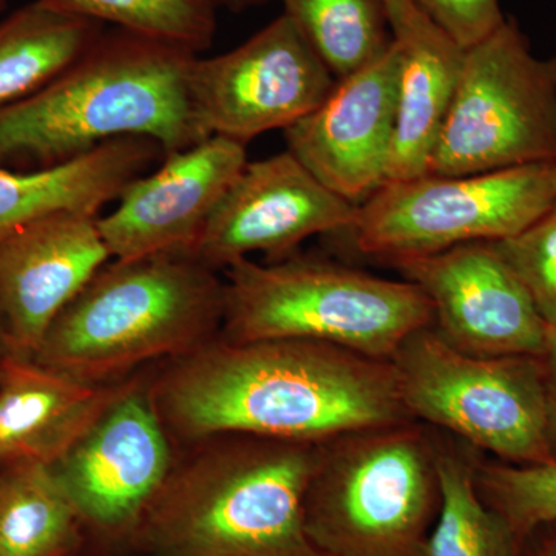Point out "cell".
<instances>
[{"instance_id": "cell-32", "label": "cell", "mask_w": 556, "mask_h": 556, "mask_svg": "<svg viewBox=\"0 0 556 556\" xmlns=\"http://www.w3.org/2000/svg\"><path fill=\"white\" fill-rule=\"evenodd\" d=\"M0 556H2V554H0Z\"/></svg>"}, {"instance_id": "cell-27", "label": "cell", "mask_w": 556, "mask_h": 556, "mask_svg": "<svg viewBox=\"0 0 556 556\" xmlns=\"http://www.w3.org/2000/svg\"><path fill=\"white\" fill-rule=\"evenodd\" d=\"M416 3L464 50L477 46L507 20L500 0H416Z\"/></svg>"}, {"instance_id": "cell-9", "label": "cell", "mask_w": 556, "mask_h": 556, "mask_svg": "<svg viewBox=\"0 0 556 556\" xmlns=\"http://www.w3.org/2000/svg\"><path fill=\"white\" fill-rule=\"evenodd\" d=\"M556 163V54L540 58L517 22L466 50L428 174H486Z\"/></svg>"}, {"instance_id": "cell-8", "label": "cell", "mask_w": 556, "mask_h": 556, "mask_svg": "<svg viewBox=\"0 0 556 556\" xmlns=\"http://www.w3.org/2000/svg\"><path fill=\"white\" fill-rule=\"evenodd\" d=\"M556 207V163L486 174H427L386 182L348 230L358 254L380 262L518 236Z\"/></svg>"}, {"instance_id": "cell-7", "label": "cell", "mask_w": 556, "mask_h": 556, "mask_svg": "<svg viewBox=\"0 0 556 556\" xmlns=\"http://www.w3.org/2000/svg\"><path fill=\"white\" fill-rule=\"evenodd\" d=\"M408 415L506 464L556 457L543 357H479L450 345L433 325L391 357Z\"/></svg>"}, {"instance_id": "cell-33", "label": "cell", "mask_w": 556, "mask_h": 556, "mask_svg": "<svg viewBox=\"0 0 556 556\" xmlns=\"http://www.w3.org/2000/svg\"><path fill=\"white\" fill-rule=\"evenodd\" d=\"M321 556H324V555H321Z\"/></svg>"}, {"instance_id": "cell-14", "label": "cell", "mask_w": 556, "mask_h": 556, "mask_svg": "<svg viewBox=\"0 0 556 556\" xmlns=\"http://www.w3.org/2000/svg\"><path fill=\"white\" fill-rule=\"evenodd\" d=\"M248 163L247 144L211 137L164 155L98 218L112 260L190 255L212 212Z\"/></svg>"}, {"instance_id": "cell-18", "label": "cell", "mask_w": 556, "mask_h": 556, "mask_svg": "<svg viewBox=\"0 0 556 556\" xmlns=\"http://www.w3.org/2000/svg\"><path fill=\"white\" fill-rule=\"evenodd\" d=\"M115 388L7 356L0 364V464L51 466L104 412Z\"/></svg>"}, {"instance_id": "cell-30", "label": "cell", "mask_w": 556, "mask_h": 556, "mask_svg": "<svg viewBox=\"0 0 556 556\" xmlns=\"http://www.w3.org/2000/svg\"><path fill=\"white\" fill-rule=\"evenodd\" d=\"M10 356L9 350H7L5 340H3L2 329H0V364H2L3 358Z\"/></svg>"}, {"instance_id": "cell-19", "label": "cell", "mask_w": 556, "mask_h": 556, "mask_svg": "<svg viewBox=\"0 0 556 556\" xmlns=\"http://www.w3.org/2000/svg\"><path fill=\"white\" fill-rule=\"evenodd\" d=\"M163 155L152 139L124 138L47 169L0 167V243L36 219L58 212L98 215Z\"/></svg>"}, {"instance_id": "cell-2", "label": "cell", "mask_w": 556, "mask_h": 556, "mask_svg": "<svg viewBox=\"0 0 556 556\" xmlns=\"http://www.w3.org/2000/svg\"><path fill=\"white\" fill-rule=\"evenodd\" d=\"M197 54L118 30L30 97L0 109V167L60 166L124 138H148L164 155L204 137L190 101Z\"/></svg>"}, {"instance_id": "cell-16", "label": "cell", "mask_w": 556, "mask_h": 556, "mask_svg": "<svg viewBox=\"0 0 556 556\" xmlns=\"http://www.w3.org/2000/svg\"><path fill=\"white\" fill-rule=\"evenodd\" d=\"M98 218L58 212L0 243V329L10 356L33 358L54 318L112 260Z\"/></svg>"}, {"instance_id": "cell-10", "label": "cell", "mask_w": 556, "mask_h": 556, "mask_svg": "<svg viewBox=\"0 0 556 556\" xmlns=\"http://www.w3.org/2000/svg\"><path fill=\"white\" fill-rule=\"evenodd\" d=\"M338 79L299 25L281 14L237 49L192 62L190 101L204 137L248 144L314 112Z\"/></svg>"}, {"instance_id": "cell-11", "label": "cell", "mask_w": 556, "mask_h": 556, "mask_svg": "<svg viewBox=\"0 0 556 556\" xmlns=\"http://www.w3.org/2000/svg\"><path fill=\"white\" fill-rule=\"evenodd\" d=\"M50 468L86 536L129 546L174 468L169 431L150 391L118 388L104 412Z\"/></svg>"}, {"instance_id": "cell-3", "label": "cell", "mask_w": 556, "mask_h": 556, "mask_svg": "<svg viewBox=\"0 0 556 556\" xmlns=\"http://www.w3.org/2000/svg\"><path fill=\"white\" fill-rule=\"evenodd\" d=\"M207 439L208 447L172 468L129 546L142 556H321L303 525L318 444Z\"/></svg>"}, {"instance_id": "cell-17", "label": "cell", "mask_w": 556, "mask_h": 556, "mask_svg": "<svg viewBox=\"0 0 556 556\" xmlns=\"http://www.w3.org/2000/svg\"><path fill=\"white\" fill-rule=\"evenodd\" d=\"M399 51L396 129L387 182L428 174L444 129L466 50L420 10L416 0H383Z\"/></svg>"}, {"instance_id": "cell-1", "label": "cell", "mask_w": 556, "mask_h": 556, "mask_svg": "<svg viewBox=\"0 0 556 556\" xmlns=\"http://www.w3.org/2000/svg\"><path fill=\"white\" fill-rule=\"evenodd\" d=\"M150 394L167 431L189 441L239 433L321 444L413 420L390 361L313 340L217 338L175 358Z\"/></svg>"}, {"instance_id": "cell-4", "label": "cell", "mask_w": 556, "mask_h": 556, "mask_svg": "<svg viewBox=\"0 0 556 556\" xmlns=\"http://www.w3.org/2000/svg\"><path fill=\"white\" fill-rule=\"evenodd\" d=\"M225 281L188 255L110 260L54 318L31 361L101 386L152 358H178L222 331Z\"/></svg>"}, {"instance_id": "cell-13", "label": "cell", "mask_w": 556, "mask_h": 556, "mask_svg": "<svg viewBox=\"0 0 556 556\" xmlns=\"http://www.w3.org/2000/svg\"><path fill=\"white\" fill-rule=\"evenodd\" d=\"M390 265L422 289L433 308V327L456 350L479 357H543L546 324L492 241Z\"/></svg>"}, {"instance_id": "cell-23", "label": "cell", "mask_w": 556, "mask_h": 556, "mask_svg": "<svg viewBox=\"0 0 556 556\" xmlns=\"http://www.w3.org/2000/svg\"><path fill=\"white\" fill-rule=\"evenodd\" d=\"M336 79L376 60L393 43L383 0H281Z\"/></svg>"}, {"instance_id": "cell-29", "label": "cell", "mask_w": 556, "mask_h": 556, "mask_svg": "<svg viewBox=\"0 0 556 556\" xmlns=\"http://www.w3.org/2000/svg\"><path fill=\"white\" fill-rule=\"evenodd\" d=\"M547 532L544 529L538 530L541 533L535 543L522 551V556H556V525L547 526Z\"/></svg>"}, {"instance_id": "cell-22", "label": "cell", "mask_w": 556, "mask_h": 556, "mask_svg": "<svg viewBox=\"0 0 556 556\" xmlns=\"http://www.w3.org/2000/svg\"><path fill=\"white\" fill-rule=\"evenodd\" d=\"M437 441L442 500L428 556H522L525 543L479 495L475 468L481 452L447 433Z\"/></svg>"}, {"instance_id": "cell-28", "label": "cell", "mask_w": 556, "mask_h": 556, "mask_svg": "<svg viewBox=\"0 0 556 556\" xmlns=\"http://www.w3.org/2000/svg\"><path fill=\"white\" fill-rule=\"evenodd\" d=\"M543 362L544 367H546L548 396H551L556 442V328L547 327L546 350H544Z\"/></svg>"}, {"instance_id": "cell-31", "label": "cell", "mask_w": 556, "mask_h": 556, "mask_svg": "<svg viewBox=\"0 0 556 556\" xmlns=\"http://www.w3.org/2000/svg\"><path fill=\"white\" fill-rule=\"evenodd\" d=\"M7 2H9V0H0V11L3 10V7L7 5Z\"/></svg>"}, {"instance_id": "cell-26", "label": "cell", "mask_w": 556, "mask_h": 556, "mask_svg": "<svg viewBox=\"0 0 556 556\" xmlns=\"http://www.w3.org/2000/svg\"><path fill=\"white\" fill-rule=\"evenodd\" d=\"M546 327L556 328V207L510 239L492 241Z\"/></svg>"}, {"instance_id": "cell-5", "label": "cell", "mask_w": 556, "mask_h": 556, "mask_svg": "<svg viewBox=\"0 0 556 556\" xmlns=\"http://www.w3.org/2000/svg\"><path fill=\"white\" fill-rule=\"evenodd\" d=\"M441 500L437 433L408 420L318 444L303 525L324 556H428Z\"/></svg>"}, {"instance_id": "cell-6", "label": "cell", "mask_w": 556, "mask_h": 556, "mask_svg": "<svg viewBox=\"0 0 556 556\" xmlns=\"http://www.w3.org/2000/svg\"><path fill=\"white\" fill-rule=\"evenodd\" d=\"M218 339L230 343L295 339L391 361L399 346L433 325L422 289L342 263L291 255L268 265L247 258L225 269Z\"/></svg>"}, {"instance_id": "cell-12", "label": "cell", "mask_w": 556, "mask_h": 556, "mask_svg": "<svg viewBox=\"0 0 556 556\" xmlns=\"http://www.w3.org/2000/svg\"><path fill=\"white\" fill-rule=\"evenodd\" d=\"M356 212L287 150L248 161L189 257L217 273L258 252L278 262L311 237L348 232Z\"/></svg>"}, {"instance_id": "cell-15", "label": "cell", "mask_w": 556, "mask_h": 556, "mask_svg": "<svg viewBox=\"0 0 556 556\" xmlns=\"http://www.w3.org/2000/svg\"><path fill=\"white\" fill-rule=\"evenodd\" d=\"M399 51L339 79L327 100L285 130L291 152L332 193L361 206L387 182L396 129Z\"/></svg>"}, {"instance_id": "cell-24", "label": "cell", "mask_w": 556, "mask_h": 556, "mask_svg": "<svg viewBox=\"0 0 556 556\" xmlns=\"http://www.w3.org/2000/svg\"><path fill=\"white\" fill-rule=\"evenodd\" d=\"M54 9L199 54L214 40L215 0H43Z\"/></svg>"}, {"instance_id": "cell-21", "label": "cell", "mask_w": 556, "mask_h": 556, "mask_svg": "<svg viewBox=\"0 0 556 556\" xmlns=\"http://www.w3.org/2000/svg\"><path fill=\"white\" fill-rule=\"evenodd\" d=\"M86 532L50 466L0 464V554L79 556Z\"/></svg>"}, {"instance_id": "cell-25", "label": "cell", "mask_w": 556, "mask_h": 556, "mask_svg": "<svg viewBox=\"0 0 556 556\" xmlns=\"http://www.w3.org/2000/svg\"><path fill=\"white\" fill-rule=\"evenodd\" d=\"M475 478L482 501L503 517L519 540L556 525V457L543 464L484 463L479 456Z\"/></svg>"}, {"instance_id": "cell-20", "label": "cell", "mask_w": 556, "mask_h": 556, "mask_svg": "<svg viewBox=\"0 0 556 556\" xmlns=\"http://www.w3.org/2000/svg\"><path fill=\"white\" fill-rule=\"evenodd\" d=\"M102 27L43 0L14 11L0 24V109L61 75L101 38Z\"/></svg>"}]
</instances>
